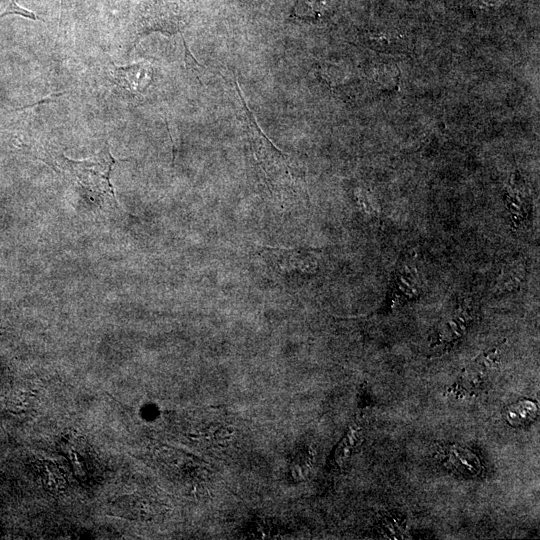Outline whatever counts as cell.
<instances>
[{
    "label": "cell",
    "instance_id": "cell-1",
    "mask_svg": "<svg viewBox=\"0 0 540 540\" xmlns=\"http://www.w3.org/2000/svg\"><path fill=\"white\" fill-rule=\"evenodd\" d=\"M116 162L106 147L103 155L97 159L72 160L62 156L60 164L92 199L110 201L121 209L110 181Z\"/></svg>",
    "mask_w": 540,
    "mask_h": 540
},
{
    "label": "cell",
    "instance_id": "cell-2",
    "mask_svg": "<svg viewBox=\"0 0 540 540\" xmlns=\"http://www.w3.org/2000/svg\"><path fill=\"white\" fill-rule=\"evenodd\" d=\"M317 249L280 248L264 246L259 254L279 273L284 275H311L318 268Z\"/></svg>",
    "mask_w": 540,
    "mask_h": 540
},
{
    "label": "cell",
    "instance_id": "cell-3",
    "mask_svg": "<svg viewBox=\"0 0 540 540\" xmlns=\"http://www.w3.org/2000/svg\"><path fill=\"white\" fill-rule=\"evenodd\" d=\"M250 129L252 134L253 152L255 158L264 171L270 183H279L286 179L287 163L286 155L277 149L260 131L255 119L250 117Z\"/></svg>",
    "mask_w": 540,
    "mask_h": 540
},
{
    "label": "cell",
    "instance_id": "cell-4",
    "mask_svg": "<svg viewBox=\"0 0 540 540\" xmlns=\"http://www.w3.org/2000/svg\"><path fill=\"white\" fill-rule=\"evenodd\" d=\"M114 78L118 85L132 93L143 92L151 80V68L144 63L127 67L114 66Z\"/></svg>",
    "mask_w": 540,
    "mask_h": 540
},
{
    "label": "cell",
    "instance_id": "cell-5",
    "mask_svg": "<svg viewBox=\"0 0 540 540\" xmlns=\"http://www.w3.org/2000/svg\"><path fill=\"white\" fill-rule=\"evenodd\" d=\"M447 456L451 465L457 468L463 473L474 475L479 472L480 463L479 460L471 452L461 449L460 447H451L447 449Z\"/></svg>",
    "mask_w": 540,
    "mask_h": 540
},
{
    "label": "cell",
    "instance_id": "cell-6",
    "mask_svg": "<svg viewBox=\"0 0 540 540\" xmlns=\"http://www.w3.org/2000/svg\"><path fill=\"white\" fill-rule=\"evenodd\" d=\"M359 434L360 429L358 427L352 426L349 429L335 453V459L339 464L344 463L350 456L351 450L355 447L357 440L359 439Z\"/></svg>",
    "mask_w": 540,
    "mask_h": 540
},
{
    "label": "cell",
    "instance_id": "cell-7",
    "mask_svg": "<svg viewBox=\"0 0 540 540\" xmlns=\"http://www.w3.org/2000/svg\"><path fill=\"white\" fill-rule=\"evenodd\" d=\"M12 14H17L31 20H41V18H39L33 11L19 6L15 0L9 1V4L4 12L0 14V18Z\"/></svg>",
    "mask_w": 540,
    "mask_h": 540
},
{
    "label": "cell",
    "instance_id": "cell-8",
    "mask_svg": "<svg viewBox=\"0 0 540 540\" xmlns=\"http://www.w3.org/2000/svg\"><path fill=\"white\" fill-rule=\"evenodd\" d=\"M85 0H61L62 7H73L80 3H82Z\"/></svg>",
    "mask_w": 540,
    "mask_h": 540
}]
</instances>
